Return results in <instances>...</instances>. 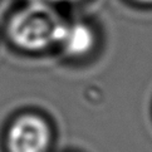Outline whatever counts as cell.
Here are the masks:
<instances>
[{
  "instance_id": "6da1fadb",
  "label": "cell",
  "mask_w": 152,
  "mask_h": 152,
  "mask_svg": "<svg viewBox=\"0 0 152 152\" xmlns=\"http://www.w3.org/2000/svg\"><path fill=\"white\" fill-rule=\"evenodd\" d=\"M66 24L45 3L33 1L19 10L8 25V35L18 48L40 52L61 43Z\"/></svg>"
},
{
  "instance_id": "7a4b0ae2",
  "label": "cell",
  "mask_w": 152,
  "mask_h": 152,
  "mask_svg": "<svg viewBox=\"0 0 152 152\" xmlns=\"http://www.w3.org/2000/svg\"><path fill=\"white\" fill-rule=\"evenodd\" d=\"M50 142V131L44 119L26 115L9 128V152H45Z\"/></svg>"
},
{
  "instance_id": "3957f363",
  "label": "cell",
  "mask_w": 152,
  "mask_h": 152,
  "mask_svg": "<svg viewBox=\"0 0 152 152\" xmlns=\"http://www.w3.org/2000/svg\"><path fill=\"white\" fill-rule=\"evenodd\" d=\"M93 33L84 24L66 25L61 44L69 56L79 57L87 54L93 47Z\"/></svg>"
},
{
  "instance_id": "277c9868",
  "label": "cell",
  "mask_w": 152,
  "mask_h": 152,
  "mask_svg": "<svg viewBox=\"0 0 152 152\" xmlns=\"http://www.w3.org/2000/svg\"><path fill=\"white\" fill-rule=\"evenodd\" d=\"M35 3H53V1H77V0H33Z\"/></svg>"
},
{
  "instance_id": "5b68a950",
  "label": "cell",
  "mask_w": 152,
  "mask_h": 152,
  "mask_svg": "<svg viewBox=\"0 0 152 152\" xmlns=\"http://www.w3.org/2000/svg\"><path fill=\"white\" fill-rule=\"evenodd\" d=\"M136 1H140V3H145V4H152V0H136Z\"/></svg>"
}]
</instances>
